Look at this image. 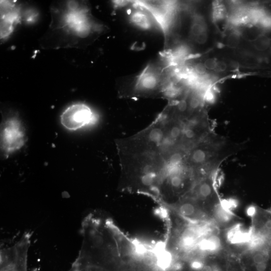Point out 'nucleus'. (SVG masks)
I'll use <instances>...</instances> for the list:
<instances>
[{"mask_svg": "<svg viewBox=\"0 0 271 271\" xmlns=\"http://www.w3.org/2000/svg\"><path fill=\"white\" fill-rule=\"evenodd\" d=\"M221 147V143L210 135L189 149L187 164L199 180L213 176Z\"/></svg>", "mask_w": 271, "mask_h": 271, "instance_id": "f257e3e1", "label": "nucleus"}, {"mask_svg": "<svg viewBox=\"0 0 271 271\" xmlns=\"http://www.w3.org/2000/svg\"><path fill=\"white\" fill-rule=\"evenodd\" d=\"M31 235L25 232L10 246L0 251V271H27L28 252Z\"/></svg>", "mask_w": 271, "mask_h": 271, "instance_id": "f03ea898", "label": "nucleus"}, {"mask_svg": "<svg viewBox=\"0 0 271 271\" xmlns=\"http://www.w3.org/2000/svg\"><path fill=\"white\" fill-rule=\"evenodd\" d=\"M213 176H208L198 181L186 197L193 199L206 210L211 218L213 209L221 202L214 185Z\"/></svg>", "mask_w": 271, "mask_h": 271, "instance_id": "7ed1b4c3", "label": "nucleus"}, {"mask_svg": "<svg viewBox=\"0 0 271 271\" xmlns=\"http://www.w3.org/2000/svg\"><path fill=\"white\" fill-rule=\"evenodd\" d=\"M97 119L96 115L91 108L82 103L68 106L60 116L62 125L70 130H75L94 123Z\"/></svg>", "mask_w": 271, "mask_h": 271, "instance_id": "20e7f679", "label": "nucleus"}, {"mask_svg": "<svg viewBox=\"0 0 271 271\" xmlns=\"http://www.w3.org/2000/svg\"><path fill=\"white\" fill-rule=\"evenodd\" d=\"M64 17V26L80 36H86L93 28L88 11L71 2Z\"/></svg>", "mask_w": 271, "mask_h": 271, "instance_id": "39448f33", "label": "nucleus"}, {"mask_svg": "<svg viewBox=\"0 0 271 271\" xmlns=\"http://www.w3.org/2000/svg\"><path fill=\"white\" fill-rule=\"evenodd\" d=\"M153 67L148 66L137 80L134 94L137 96H150L163 92L165 85L162 83L159 73Z\"/></svg>", "mask_w": 271, "mask_h": 271, "instance_id": "423d86ee", "label": "nucleus"}, {"mask_svg": "<svg viewBox=\"0 0 271 271\" xmlns=\"http://www.w3.org/2000/svg\"><path fill=\"white\" fill-rule=\"evenodd\" d=\"M1 137L3 148L7 152L18 150L24 144V135L21 123L15 117L10 118L5 122Z\"/></svg>", "mask_w": 271, "mask_h": 271, "instance_id": "0eeeda50", "label": "nucleus"}, {"mask_svg": "<svg viewBox=\"0 0 271 271\" xmlns=\"http://www.w3.org/2000/svg\"><path fill=\"white\" fill-rule=\"evenodd\" d=\"M20 19V10L14 2L1 1V38L10 35Z\"/></svg>", "mask_w": 271, "mask_h": 271, "instance_id": "6e6552de", "label": "nucleus"}, {"mask_svg": "<svg viewBox=\"0 0 271 271\" xmlns=\"http://www.w3.org/2000/svg\"><path fill=\"white\" fill-rule=\"evenodd\" d=\"M141 7L143 8L134 9L131 12L129 16L130 22L139 29L150 30L153 27V18H154L146 9Z\"/></svg>", "mask_w": 271, "mask_h": 271, "instance_id": "1a4fd4ad", "label": "nucleus"}, {"mask_svg": "<svg viewBox=\"0 0 271 271\" xmlns=\"http://www.w3.org/2000/svg\"><path fill=\"white\" fill-rule=\"evenodd\" d=\"M206 30L203 21L199 18H195L191 25L190 33L191 36L194 40L198 36Z\"/></svg>", "mask_w": 271, "mask_h": 271, "instance_id": "9d476101", "label": "nucleus"}, {"mask_svg": "<svg viewBox=\"0 0 271 271\" xmlns=\"http://www.w3.org/2000/svg\"><path fill=\"white\" fill-rule=\"evenodd\" d=\"M253 46L254 48L258 51H263L266 50L269 44V40L262 36L257 37V38L253 41Z\"/></svg>", "mask_w": 271, "mask_h": 271, "instance_id": "9b49d317", "label": "nucleus"}, {"mask_svg": "<svg viewBox=\"0 0 271 271\" xmlns=\"http://www.w3.org/2000/svg\"><path fill=\"white\" fill-rule=\"evenodd\" d=\"M240 42V36L236 32L229 34L226 40L227 46L231 48L236 47Z\"/></svg>", "mask_w": 271, "mask_h": 271, "instance_id": "f8f14e48", "label": "nucleus"}, {"mask_svg": "<svg viewBox=\"0 0 271 271\" xmlns=\"http://www.w3.org/2000/svg\"><path fill=\"white\" fill-rule=\"evenodd\" d=\"M193 73L198 75H203L206 73L207 69L204 63H198L196 64L193 68Z\"/></svg>", "mask_w": 271, "mask_h": 271, "instance_id": "ddd939ff", "label": "nucleus"}, {"mask_svg": "<svg viewBox=\"0 0 271 271\" xmlns=\"http://www.w3.org/2000/svg\"><path fill=\"white\" fill-rule=\"evenodd\" d=\"M217 63L218 61L215 58H210L205 61L204 64L207 70H213L215 69Z\"/></svg>", "mask_w": 271, "mask_h": 271, "instance_id": "4468645a", "label": "nucleus"}, {"mask_svg": "<svg viewBox=\"0 0 271 271\" xmlns=\"http://www.w3.org/2000/svg\"><path fill=\"white\" fill-rule=\"evenodd\" d=\"M208 39V33L207 30L205 31L199 36H198L194 40L196 43L203 45L207 42Z\"/></svg>", "mask_w": 271, "mask_h": 271, "instance_id": "2eb2a0df", "label": "nucleus"}, {"mask_svg": "<svg viewBox=\"0 0 271 271\" xmlns=\"http://www.w3.org/2000/svg\"><path fill=\"white\" fill-rule=\"evenodd\" d=\"M227 68V65L226 63L222 61L218 62L216 67L214 70L217 72H221L225 71Z\"/></svg>", "mask_w": 271, "mask_h": 271, "instance_id": "dca6fc26", "label": "nucleus"}, {"mask_svg": "<svg viewBox=\"0 0 271 271\" xmlns=\"http://www.w3.org/2000/svg\"><path fill=\"white\" fill-rule=\"evenodd\" d=\"M256 271H265L267 267V262H261L255 265H253Z\"/></svg>", "mask_w": 271, "mask_h": 271, "instance_id": "f3484780", "label": "nucleus"}, {"mask_svg": "<svg viewBox=\"0 0 271 271\" xmlns=\"http://www.w3.org/2000/svg\"><path fill=\"white\" fill-rule=\"evenodd\" d=\"M264 227L265 230H271V219H268L264 223Z\"/></svg>", "mask_w": 271, "mask_h": 271, "instance_id": "a211bd4d", "label": "nucleus"}]
</instances>
